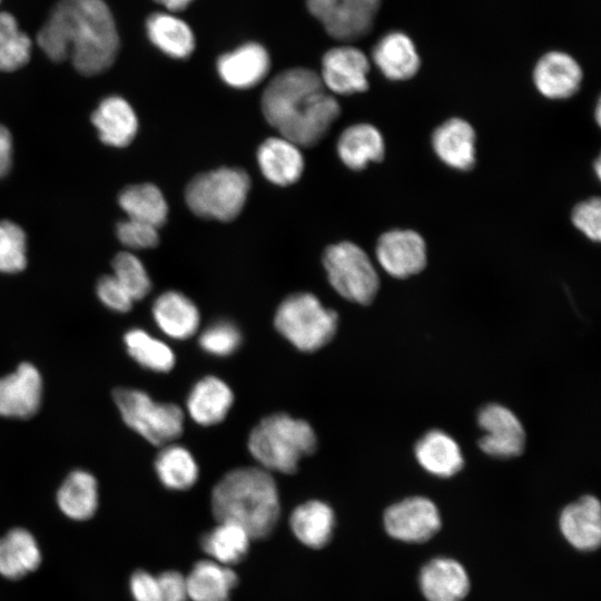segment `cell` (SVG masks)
I'll return each mask as SVG.
<instances>
[{
	"label": "cell",
	"mask_w": 601,
	"mask_h": 601,
	"mask_svg": "<svg viewBox=\"0 0 601 601\" xmlns=\"http://www.w3.org/2000/svg\"><path fill=\"white\" fill-rule=\"evenodd\" d=\"M381 0H307L311 13L329 36L355 40L372 28Z\"/></svg>",
	"instance_id": "cell-9"
},
{
	"label": "cell",
	"mask_w": 601,
	"mask_h": 601,
	"mask_svg": "<svg viewBox=\"0 0 601 601\" xmlns=\"http://www.w3.org/2000/svg\"><path fill=\"white\" fill-rule=\"evenodd\" d=\"M42 377L38 368L20 363L16 371L0 377V416L30 418L41 404Z\"/></svg>",
	"instance_id": "cell-14"
},
{
	"label": "cell",
	"mask_w": 601,
	"mask_h": 601,
	"mask_svg": "<svg viewBox=\"0 0 601 601\" xmlns=\"http://www.w3.org/2000/svg\"><path fill=\"white\" fill-rule=\"evenodd\" d=\"M274 324L297 349L315 352L334 337L338 316L314 294L300 292L287 296L279 304Z\"/></svg>",
	"instance_id": "cell-6"
},
{
	"label": "cell",
	"mask_w": 601,
	"mask_h": 601,
	"mask_svg": "<svg viewBox=\"0 0 601 601\" xmlns=\"http://www.w3.org/2000/svg\"><path fill=\"white\" fill-rule=\"evenodd\" d=\"M260 108L277 135L300 148L317 145L341 115L337 99L319 75L302 67L277 73L263 91Z\"/></svg>",
	"instance_id": "cell-2"
},
{
	"label": "cell",
	"mask_w": 601,
	"mask_h": 601,
	"mask_svg": "<svg viewBox=\"0 0 601 601\" xmlns=\"http://www.w3.org/2000/svg\"><path fill=\"white\" fill-rule=\"evenodd\" d=\"M564 538L577 549L594 550L601 541V509L599 500L584 495L565 506L560 515Z\"/></svg>",
	"instance_id": "cell-20"
},
{
	"label": "cell",
	"mask_w": 601,
	"mask_h": 601,
	"mask_svg": "<svg viewBox=\"0 0 601 601\" xmlns=\"http://www.w3.org/2000/svg\"><path fill=\"white\" fill-rule=\"evenodd\" d=\"M151 312L160 331L174 339L189 338L199 327L200 315L197 306L177 290L160 294L155 299Z\"/></svg>",
	"instance_id": "cell-22"
},
{
	"label": "cell",
	"mask_w": 601,
	"mask_h": 601,
	"mask_svg": "<svg viewBox=\"0 0 601 601\" xmlns=\"http://www.w3.org/2000/svg\"><path fill=\"white\" fill-rule=\"evenodd\" d=\"M112 398L128 427L154 445H167L184 430V412L173 403L155 402L136 388L117 387Z\"/></svg>",
	"instance_id": "cell-7"
},
{
	"label": "cell",
	"mask_w": 601,
	"mask_h": 601,
	"mask_svg": "<svg viewBox=\"0 0 601 601\" xmlns=\"http://www.w3.org/2000/svg\"><path fill=\"white\" fill-rule=\"evenodd\" d=\"M600 114H601V108H600V102H598L597 108H595V121L599 125H600V120H601Z\"/></svg>",
	"instance_id": "cell-47"
},
{
	"label": "cell",
	"mask_w": 601,
	"mask_h": 601,
	"mask_svg": "<svg viewBox=\"0 0 601 601\" xmlns=\"http://www.w3.org/2000/svg\"><path fill=\"white\" fill-rule=\"evenodd\" d=\"M289 524L295 536L305 545L319 549L331 539L335 518L332 508L317 500L298 505Z\"/></svg>",
	"instance_id": "cell-31"
},
{
	"label": "cell",
	"mask_w": 601,
	"mask_h": 601,
	"mask_svg": "<svg viewBox=\"0 0 601 601\" xmlns=\"http://www.w3.org/2000/svg\"><path fill=\"white\" fill-rule=\"evenodd\" d=\"M1 1V0H0Z\"/></svg>",
	"instance_id": "cell-49"
},
{
	"label": "cell",
	"mask_w": 601,
	"mask_h": 601,
	"mask_svg": "<svg viewBox=\"0 0 601 601\" xmlns=\"http://www.w3.org/2000/svg\"><path fill=\"white\" fill-rule=\"evenodd\" d=\"M250 539L242 526L231 522H219L201 538V548L215 562L230 565L244 559Z\"/></svg>",
	"instance_id": "cell-34"
},
{
	"label": "cell",
	"mask_w": 601,
	"mask_h": 601,
	"mask_svg": "<svg viewBox=\"0 0 601 601\" xmlns=\"http://www.w3.org/2000/svg\"><path fill=\"white\" fill-rule=\"evenodd\" d=\"M220 79L235 89H249L259 85L270 68L267 50L259 43H244L217 60Z\"/></svg>",
	"instance_id": "cell-16"
},
{
	"label": "cell",
	"mask_w": 601,
	"mask_h": 601,
	"mask_svg": "<svg viewBox=\"0 0 601 601\" xmlns=\"http://www.w3.org/2000/svg\"><path fill=\"white\" fill-rule=\"evenodd\" d=\"M169 11H179L185 9L193 0H155Z\"/></svg>",
	"instance_id": "cell-46"
},
{
	"label": "cell",
	"mask_w": 601,
	"mask_h": 601,
	"mask_svg": "<svg viewBox=\"0 0 601 601\" xmlns=\"http://www.w3.org/2000/svg\"><path fill=\"white\" fill-rule=\"evenodd\" d=\"M256 160L266 180L279 187L298 181L305 168L302 148L279 135L268 137L258 146Z\"/></svg>",
	"instance_id": "cell-15"
},
{
	"label": "cell",
	"mask_w": 601,
	"mask_h": 601,
	"mask_svg": "<svg viewBox=\"0 0 601 601\" xmlns=\"http://www.w3.org/2000/svg\"><path fill=\"white\" fill-rule=\"evenodd\" d=\"M250 190L249 175L238 167H219L196 175L186 186L188 209L205 219L227 223L243 211Z\"/></svg>",
	"instance_id": "cell-5"
},
{
	"label": "cell",
	"mask_w": 601,
	"mask_h": 601,
	"mask_svg": "<svg viewBox=\"0 0 601 601\" xmlns=\"http://www.w3.org/2000/svg\"><path fill=\"white\" fill-rule=\"evenodd\" d=\"M323 266L333 289L343 298L362 305L372 303L380 288V277L364 249L352 242L326 247Z\"/></svg>",
	"instance_id": "cell-8"
},
{
	"label": "cell",
	"mask_w": 601,
	"mask_h": 601,
	"mask_svg": "<svg viewBox=\"0 0 601 601\" xmlns=\"http://www.w3.org/2000/svg\"><path fill=\"white\" fill-rule=\"evenodd\" d=\"M247 446L266 471L292 474L303 457L315 452L317 437L308 422L276 413L263 418L252 430Z\"/></svg>",
	"instance_id": "cell-4"
},
{
	"label": "cell",
	"mask_w": 601,
	"mask_h": 601,
	"mask_svg": "<svg viewBox=\"0 0 601 601\" xmlns=\"http://www.w3.org/2000/svg\"><path fill=\"white\" fill-rule=\"evenodd\" d=\"M211 511L218 522L235 523L252 539H264L279 518L276 482L263 467L231 470L213 489Z\"/></svg>",
	"instance_id": "cell-3"
},
{
	"label": "cell",
	"mask_w": 601,
	"mask_h": 601,
	"mask_svg": "<svg viewBox=\"0 0 601 601\" xmlns=\"http://www.w3.org/2000/svg\"><path fill=\"white\" fill-rule=\"evenodd\" d=\"M116 235L119 242L130 249H149L159 243L157 227L130 218L117 224Z\"/></svg>",
	"instance_id": "cell-40"
},
{
	"label": "cell",
	"mask_w": 601,
	"mask_h": 601,
	"mask_svg": "<svg viewBox=\"0 0 601 601\" xmlns=\"http://www.w3.org/2000/svg\"><path fill=\"white\" fill-rule=\"evenodd\" d=\"M386 532L405 542H423L441 526L436 505L424 496H412L397 502L384 513Z\"/></svg>",
	"instance_id": "cell-12"
},
{
	"label": "cell",
	"mask_w": 601,
	"mask_h": 601,
	"mask_svg": "<svg viewBox=\"0 0 601 601\" xmlns=\"http://www.w3.org/2000/svg\"><path fill=\"white\" fill-rule=\"evenodd\" d=\"M149 40L165 55L185 59L195 48V38L189 26L167 12H155L146 21Z\"/></svg>",
	"instance_id": "cell-30"
},
{
	"label": "cell",
	"mask_w": 601,
	"mask_h": 601,
	"mask_svg": "<svg viewBox=\"0 0 601 601\" xmlns=\"http://www.w3.org/2000/svg\"><path fill=\"white\" fill-rule=\"evenodd\" d=\"M595 175L600 178V174H601V170H600V167H601V164H600V159L598 158L597 161H595Z\"/></svg>",
	"instance_id": "cell-48"
},
{
	"label": "cell",
	"mask_w": 601,
	"mask_h": 601,
	"mask_svg": "<svg viewBox=\"0 0 601 601\" xmlns=\"http://www.w3.org/2000/svg\"><path fill=\"white\" fill-rule=\"evenodd\" d=\"M336 152L352 170H362L370 162L381 161L385 144L381 131L371 124L359 122L346 127L338 136Z\"/></svg>",
	"instance_id": "cell-23"
},
{
	"label": "cell",
	"mask_w": 601,
	"mask_h": 601,
	"mask_svg": "<svg viewBox=\"0 0 601 601\" xmlns=\"http://www.w3.org/2000/svg\"><path fill=\"white\" fill-rule=\"evenodd\" d=\"M372 56L384 77L394 81L413 78L421 66L420 56L411 38L397 31L382 37L375 45Z\"/></svg>",
	"instance_id": "cell-24"
},
{
	"label": "cell",
	"mask_w": 601,
	"mask_h": 601,
	"mask_svg": "<svg viewBox=\"0 0 601 601\" xmlns=\"http://www.w3.org/2000/svg\"><path fill=\"white\" fill-rule=\"evenodd\" d=\"M41 563V551L35 536L26 529H11L0 538V574L18 580L33 572Z\"/></svg>",
	"instance_id": "cell-27"
},
{
	"label": "cell",
	"mask_w": 601,
	"mask_h": 601,
	"mask_svg": "<svg viewBox=\"0 0 601 601\" xmlns=\"http://www.w3.org/2000/svg\"><path fill=\"white\" fill-rule=\"evenodd\" d=\"M96 292L100 302L111 311L126 313L132 307V298L114 275H105L99 278Z\"/></svg>",
	"instance_id": "cell-42"
},
{
	"label": "cell",
	"mask_w": 601,
	"mask_h": 601,
	"mask_svg": "<svg viewBox=\"0 0 601 601\" xmlns=\"http://www.w3.org/2000/svg\"><path fill=\"white\" fill-rule=\"evenodd\" d=\"M99 139L111 147L128 146L138 132L139 121L132 106L122 97L109 96L91 115Z\"/></svg>",
	"instance_id": "cell-18"
},
{
	"label": "cell",
	"mask_w": 601,
	"mask_h": 601,
	"mask_svg": "<svg viewBox=\"0 0 601 601\" xmlns=\"http://www.w3.org/2000/svg\"><path fill=\"white\" fill-rule=\"evenodd\" d=\"M162 601H187L186 578L177 571H165L157 575Z\"/></svg>",
	"instance_id": "cell-44"
},
{
	"label": "cell",
	"mask_w": 601,
	"mask_h": 601,
	"mask_svg": "<svg viewBox=\"0 0 601 601\" xmlns=\"http://www.w3.org/2000/svg\"><path fill=\"white\" fill-rule=\"evenodd\" d=\"M130 591L135 601H162L157 577L147 571L138 570L131 575Z\"/></svg>",
	"instance_id": "cell-43"
},
{
	"label": "cell",
	"mask_w": 601,
	"mask_h": 601,
	"mask_svg": "<svg viewBox=\"0 0 601 601\" xmlns=\"http://www.w3.org/2000/svg\"><path fill=\"white\" fill-rule=\"evenodd\" d=\"M370 61L366 55L352 46L328 50L322 59L319 78L332 95H353L368 88Z\"/></svg>",
	"instance_id": "cell-13"
},
{
	"label": "cell",
	"mask_w": 601,
	"mask_h": 601,
	"mask_svg": "<svg viewBox=\"0 0 601 601\" xmlns=\"http://www.w3.org/2000/svg\"><path fill=\"white\" fill-rule=\"evenodd\" d=\"M477 423L484 432L479 440V446L485 454L510 459L523 453L525 431L510 408L500 404H487L480 410Z\"/></svg>",
	"instance_id": "cell-10"
},
{
	"label": "cell",
	"mask_w": 601,
	"mask_h": 601,
	"mask_svg": "<svg viewBox=\"0 0 601 601\" xmlns=\"http://www.w3.org/2000/svg\"><path fill=\"white\" fill-rule=\"evenodd\" d=\"M124 343L130 357L145 368L166 373L175 366L173 349L141 328L129 329Z\"/></svg>",
	"instance_id": "cell-35"
},
{
	"label": "cell",
	"mask_w": 601,
	"mask_h": 601,
	"mask_svg": "<svg viewBox=\"0 0 601 601\" xmlns=\"http://www.w3.org/2000/svg\"><path fill=\"white\" fill-rule=\"evenodd\" d=\"M414 454L425 471L441 477L456 474L464 464L459 444L440 430L425 433L415 444Z\"/></svg>",
	"instance_id": "cell-26"
},
{
	"label": "cell",
	"mask_w": 601,
	"mask_h": 601,
	"mask_svg": "<svg viewBox=\"0 0 601 601\" xmlns=\"http://www.w3.org/2000/svg\"><path fill=\"white\" fill-rule=\"evenodd\" d=\"M57 503L61 512L71 520L90 519L98 506L96 477L85 470L72 471L57 492Z\"/></svg>",
	"instance_id": "cell-29"
},
{
	"label": "cell",
	"mask_w": 601,
	"mask_h": 601,
	"mask_svg": "<svg viewBox=\"0 0 601 601\" xmlns=\"http://www.w3.org/2000/svg\"><path fill=\"white\" fill-rule=\"evenodd\" d=\"M31 40L9 12H0V71L22 68L31 56Z\"/></svg>",
	"instance_id": "cell-36"
},
{
	"label": "cell",
	"mask_w": 601,
	"mask_h": 601,
	"mask_svg": "<svg viewBox=\"0 0 601 601\" xmlns=\"http://www.w3.org/2000/svg\"><path fill=\"white\" fill-rule=\"evenodd\" d=\"M375 255L381 267L395 278L418 274L427 264L425 242L411 229H393L382 234Z\"/></svg>",
	"instance_id": "cell-11"
},
{
	"label": "cell",
	"mask_w": 601,
	"mask_h": 601,
	"mask_svg": "<svg viewBox=\"0 0 601 601\" xmlns=\"http://www.w3.org/2000/svg\"><path fill=\"white\" fill-rule=\"evenodd\" d=\"M12 137L7 127L0 124V178L4 177L12 165Z\"/></svg>",
	"instance_id": "cell-45"
},
{
	"label": "cell",
	"mask_w": 601,
	"mask_h": 601,
	"mask_svg": "<svg viewBox=\"0 0 601 601\" xmlns=\"http://www.w3.org/2000/svg\"><path fill=\"white\" fill-rule=\"evenodd\" d=\"M37 43L50 60L70 59L77 71L93 76L114 63L119 36L104 0H59L40 28Z\"/></svg>",
	"instance_id": "cell-1"
},
{
	"label": "cell",
	"mask_w": 601,
	"mask_h": 601,
	"mask_svg": "<svg viewBox=\"0 0 601 601\" xmlns=\"http://www.w3.org/2000/svg\"><path fill=\"white\" fill-rule=\"evenodd\" d=\"M155 470L166 487L178 491L191 487L199 475L193 454L177 444H167L161 449L155 461Z\"/></svg>",
	"instance_id": "cell-33"
},
{
	"label": "cell",
	"mask_w": 601,
	"mask_h": 601,
	"mask_svg": "<svg viewBox=\"0 0 601 601\" xmlns=\"http://www.w3.org/2000/svg\"><path fill=\"white\" fill-rule=\"evenodd\" d=\"M237 583L236 573L215 561L197 562L186 577L188 599L193 601H228Z\"/></svg>",
	"instance_id": "cell-28"
},
{
	"label": "cell",
	"mask_w": 601,
	"mask_h": 601,
	"mask_svg": "<svg viewBox=\"0 0 601 601\" xmlns=\"http://www.w3.org/2000/svg\"><path fill=\"white\" fill-rule=\"evenodd\" d=\"M571 220L589 239L600 242L601 238V200L592 197L579 203L572 210Z\"/></svg>",
	"instance_id": "cell-41"
},
{
	"label": "cell",
	"mask_w": 601,
	"mask_h": 601,
	"mask_svg": "<svg viewBox=\"0 0 601 601\" xmlns=\"http://www.w3.org/2000/svg\"><path fill=\"white\" fill-rule=\"evenodd\" d=\"M234 402L230 387L219 377L206 376L198 381L187 397V412L199 425L220 423Z\"/></svg>",
	"instance_id": "cell-25"
},
{
	"label": "cell",
	"mask_w": 601,
	"mask_h": 601,
	"mask_svg": "<svg viewBox=\"0 0 601 601\" xmlns=\"http://www.w3.org/2000/svg\"><path fill=\"white\" fill-rule=\"evenodd\" d=\"M580 65L570 55L550 51L543 55L533 70L538 91L549 99H566L573 96L582 82Z\"/></svg>",
	"instance_id": "cell-17"
},
{
	"label": "cell",
	"mask_w": 601,
	"mask_h": 601,
	"mask_svg": "<svg viewBox=\"0 0 601 601\" xmlns=\"http://www.w3.org/2000/svg\"><path fill=\"white\" fill-rule=\"evenodd\" d=\"M118 204L127 218L161 227L168 217L169 207L161 190L154 184L130 185L121 190Z\"/></svg>",
	"instance_id": "cell-32"
},
{
	"label": "cell",
	"mask_w": 601,
	"mask_h": 601,
	"mask_svg": "<svg viewBox=\"0 0 601 601\" xmlns=\"http://www.w3.org/2000/svg\"><path fill=\"white\" fill-rule=\"evenodd\" d=\"M242 344L238 327L228 321H218L206 327L199 336L200 347L215 356H228Z\"/></svg>",
	"instance_id": "cell-39"
},
{
	"label": "cell",
	"mask_w": 601,
	"mask_h": 601,
	"mask_svg": "<svg viewBox=\"0 0 601 601\" xmlns=\"http://www.w3.org/2000/svg\"><path fill=\"white\" fill-rule=\"evenodd\" d=\"M27 266V237L13 221L0 220V272L16 274Z\"/></svg>",
	"instance_id": "cell-38"
},
{
	"label": "cell",
	"mask_w": 601,
	"mask_h": 601,
	"mask_svg": "<svg viewBox=\"0 0 601 601\" xmlns=\"http://www.w3.org/2000/svg\"><path fill=\"white\" fill-rule=\"evenodd\" d=\"M420 585L427 601H462L469 592L470 580L457 561L436 558L422 568Z\"/></svg>",
	"instance_id": "cell-21"
},
{
	"label": "cell",
	"mask_w": 601,
	"mask_h": 601,
	"mask_svg": "<svg viewBox=\"0 0 601 601\" xmlns=\"http://www.w3.org/2000/svg\"><path fill=\"white\" fill-rule=\"evenodd\" d=\"M475 131L464 119L451 118L432 134L436 156L449 167L469 170L475 164Z\"/></svg>",
	"instance_id": "cell-19"
},
{
	"label": "cell",
	"mask_w": 601,
	"mask_h": 601,
	"mask_svg": "<svg viewBox=\"0 0 601 601\" xmlns=\"http://www.w3.org/2000/svg\"><path fill=\"white\" fill-rule=\"evenodd\" d=\"M114 277L134 302L142 299L151 289V280L142 262L130 252H120L112 259Z\"/></svg>",
	"instance_id": "cell-37"
}]
</instances>
